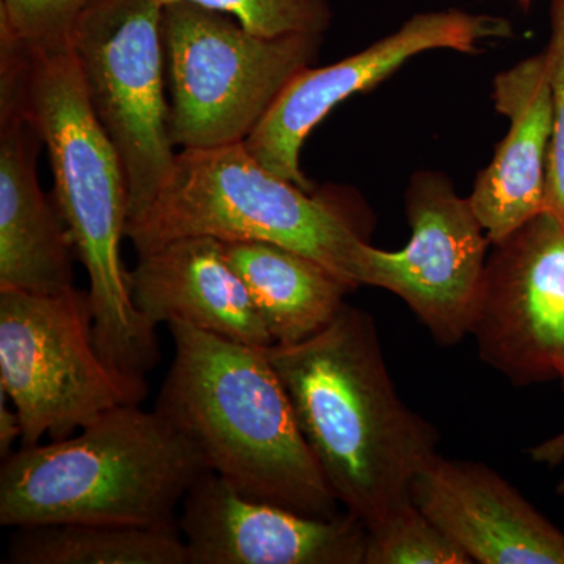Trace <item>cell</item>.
Masks as SVG:
<instances>
[{
  "label": "cell",
  "mask_w": 564,
  "mask_h": 564,
  "mask_svg": "<svg viewBox=\"0 0 564 564\" xmlns=\"http://www.w3.org/2000/svg\"><path fill=\"white\" fill-rule=\"evenodd\" d=\"M265 352L340 507L369 530L410 500L440 434L400 399L373 318L345 303L310 339Z\"/></svg>",
  "instance_id": "obj_1"
},
{
  "label": "cell",
  "mask_w": 564,
  "mask_h": 564,
  "mask_svg": "<svg viewBox=\"0 0 564 564\" xmlns=\"http://www.w3.org/2000/svg\"><path fill=\"white\" fill-rule=\"evenodd\" d=\"M174 359L154 410L198 445L237 492L315 518L339 502L315 462L265 347L166 323Z\"/></svg>",
  "instance_id": "obj_2"
},
{
  "label": "cell",
  "mask_w": 564,
  "mask_h": 564,
  "mask_svg": "<svg viewBox=\"0 0 564 564\" xmlns=\"http://www.w3.org/2000/svg\"><path fill=\"white\" fill-rule=\"evenodd\" d=\"M25 51V104L50 154L54 202L87 270L96 348L120 377L150 391L161 344L133 303L122 261L129 188L120 155L91 109L73 50Z\"/></svg>",
  "instance_id": "obj_3"
},
{
  "label": "cell",
  "mask_w": 564,
  "mask_h": 564,
  "mask_svg": "<svg viewBox=\"0 0 564 564\" xmlns=\"http://www.w3.org/2000/svg\"><path fill=\"white\" fill-rule=\"evenodd\" d=\"M206 470L198 445L158 410L121 404L66 440L2 459L0 525H177Z\"/></svg>",
  "instance_id": "obj_4"
},
{
  "label": "cell",
  "mask_w": 564,
  "mask_h": 564,
  "mask_svg": "<svg viewBox=\"0 0 564 564\" xmlns=\"http://www.w3.org/2000/svg\"><path fill=\"white\" fill-rule=\"evenodd\" d=\"M195 236L280 245L359 288L367 242L350 220L333 203L269 172L243 143L177 152L158 198L126 228L139 256Z\"/></svg>",
  "instance_id": "obj_5"
},
{
  "label": "cell",
  "mask_w": 564,
  "mask_h": 564,
  "mask_svg": "<svg viewBox=\"0 0 564 564\" xmlns=\"http://www.w3.org/2000/svg\"><path fill=\"white\" fill-rule=\"evenodd\" d=\"M162 29L170 132L182 150L243 143L322 44V35H259L193 2L163 7Z\"/></svg>",
  "instance_id": "obj_6"
},
{
  "label": "cell",
  "mask_w": 564,
  "mask_h": 564,
  "mask_svg": "<svg viewBox=\"0 0 564 564\" xmlns=\"http://www.w3.org/2000/svg\"><path fill=\"white\" fill-rule=\"evenodd\" d=\"M93 325L88 291H0V389L20 415L21 445L66 440L150 393L104 361Z\"/></svg>",
  "instance_id": "obj_7"
},
{
  "label": "cell",
  "mask_w": 564,
  "mask_h": 564,
  "mask_svg": "<svg viewBox=\"0 0 564 564\" xmlns=\"http://www.w3.org/2000/svg\"><path fill=\"white\" fill-rule=\"evenodd\" d=\"M162 18L159 0H91L70 35L91 109L124 169L129 220L158 198L177 155Z\"/></svg>",
  "instance_id": "obj_8"
},
{
  "label": "cell",
  "mask_w": 564,
  "mask_h": 564,
  "mask_svg": "<svg viewBox=\"0 0 564 564\" xmlns=\"http://www.w3.org/2000/svg\"><path fill=\"white\" fill-rule=\"evenodd\" d=\"M406 214L410 243L400 251L364 245L359 285L395 293L437 344L454 347L473 328L491 242L469 198H459L443 174H415Z\"/></svg>",
  "instance_id": "obj_9"
},
{
  "label": "cell",
  "mask_w": 564,
  "mask_h": 564,
  "mask_svg": "<svg viewBox=\"0 0 564 564\" xmlns=\"http://www.w3.org/2000/svg\"><path fill=\"white\" fill-rule=\"evenodd\" d=\"M470 336L510 383L564 378V221L543 210L494 243Z\"/></svg>",
  "instance_id": "obj_10"
},
{
  "label": "cell",
  "mask_w": 564,
  "mask_h": 564,
  "mask_svg": "<svg viewBox=\"0 0 564 564\" xmlns=\"http://www.w3.org/2000/svg\"><path fill=\"white\" fill-rule=\"evenodd\" d=\"M510 33V22L484 14L459 10L415 14L392 35L343 62L300 70L243 141L245 150L269 172L313 192L300 166V154L315 126L334 107L356 93L370 90L422 52L454 50L474 54L481 41Z\"/></svg>",
  "instance_id": "obj_11"
},
{
  "label": "cell",
  "mask_w": 564,
  "mask_h": 564,
  "mask_svg": "<svg viewBox=\"0 0 564 564\" xmlns=\"http://www.w3.org/2000/svg\"><path fill=\"white\" fill-rule=\"evenodd\" d=\"M177 527L191 564H364L367 527L250 499L212 470L193 484Z\"/></svg>",
  "instance_id": "obj_12"
},
{
  "label": "cell",
  "mask_w": 564,
  "mask_h": 564,
  "mask_svg": "<svg viewBox=\"0 0 564 564\" xmlns=\"http://www.w3.org/2000/svg\"><path fill=\"white\" fill-rule=\"evenodd\" d=\"M24 52L0 47V291L51 295L74 285V251L55 202L41 191L43 144L25 104Z\"/></svg>",
  "instance_id": "obj_13"
},
{
  "label": "cell",
  "mask_w": 564,
  "mask_h": 564,
  "mask_svg": "<svg viewBox=\"0 0 564 564\" xmlns=\"http://www.w3.org/2000/svg\"><path fill=\"white\" fill-rule=\"evenodd\" d=\"M410 496L473 563L564 564V533L491 467L434 455Z\"/></svg>",
  "instance_id": "obj_14"
},
{
  "label": "cell",
  "mask_w": 564,
  "mask_h": 564,
  "mask_svg": "<svg viewBox=\"0 0 564 564\" xmlns=\"http://www.w3.org/2000/svg\"><path fill=\"white\" fill-rule=\"evenodd\" d=\"M494 101L510 120V129L469 196L492 245L545 209V176L554 129L545 52L499 74L494 82Z\"/></svg>",
  "instance_id": "obj_15"
},
{
  "label": "cell",
  "mask_w": 564,
  "mask_h": 564,
  "mask_svg": "<svg viewBox=\"0 0 564 564\" xmlns=\"http://www.w3.org/2000/svg\"><path fill=\"white\" fill-rule=\"evenodd\" d=\"M131 292L152 325L180 321L251 347L273 345L250 292L214 237H182L139 256Z\"/></svg>",
  "instance_id": "obj_16"
},
{
  "label": "cell",
  "mask_w": 564,
  "mask_h": 564,
  "mask_svg": "<svg viewBox=\"0 0 564 564\" xmlns=\"http://www.w3.org/2000/svg\"><path fill=\"white\" fill-rule=\"evenodd\" d=\"M223 247L273 345L299 344L322 332L355 291L322 263L280 245L236 240Z\"/></svg>",
  "instance_id": "obj_17"
},
{
  "label": "cell",
  "mask_w": 564,
  "mask_h": 564,
  "mask_svg": "<svg viewBox=\"0 0 564 564\" xmlns=\"http://www.w3.org/2000/svg\"><path fill=\"white\" fill-rule=\"evenodd\" d=\"M7 564H191L180 527L50 524L20 527Z\"/></svg>",
  "instance_id": "obj_18"
},
{
  "label": "cell",
  "mask_w": 564,
  "mask_h": 564,
  "mask_svg": "<svg viewBox=\"0 0 564 564\" xmlns=\"http://www.w3.org/2000/svg\"><path fill=\"white\" fill-rule=\"evenodd\" d=\"M364 564H470L466 552L413 499L367 530Z\"/></svg>",
  "instance_id": "obj_19"
},
{
  "label": "cell",
  "mask_w": 564,
  "mask_h": 564,
  "mask_svg": "<svg viewBox=\"0 0 564 564\" xmlns=\"http://www.w3.org/2000/svg\"><path fill=\"white\" fill-rule=\"evenodd\" d=\"M163 7L193 2L231 14L263 36L323 35L333 20L328 0H159Z\"/></svg>",
  "instance_id": "obj_20"
},
{
  "label": "cell",
  "mask_w": 564,
  "mask_h": 564,
  "mask_svg": "<svg viewBox=\"0 0 564 564\" xmlns=\"http://www.w3.org/2000/svg\"><path fill=\"white\" fill-rule=\"evenodd\" d=\"M91 0H0V32L29 51L70 47L74 25Z\"/></svg>",
  "instance_id": "obj_21"
},
{
  "label": "cell",
  "mask_w": 564,
  "mask_h": 564,
  "mask_svg": "<svg viewBox=\"0 0 564 564\" xmlns=\"http://www.w3.org/2000/svg\"><path fill=\"white\" fill-rule=\"evenodd\" d=\"M552 32L545 58L554 102V129L545 176V210L564 221V0H552Z\"/></svg>",
  "instance_id": "obj_22"
},
{
  "label": "cell",
  "mask_w": 564,
  "mask_h": 564,
  "mask_svg": "<svg viewBox=\"0 0 564 564\" xmlns=\"http://www.w3.org/2000/svg\"><path fill=\"white\" fill-rule=\"evenodd\" d=\"M10 399L3 389H0V458L13 454V445L22 440V425L20 415L14 410L13 404H9Z\"/></svg>",
  "instance_id": "obj_23"
},
{
  "label": "cell",
  "mask_w": 564,
  "mask_h": 564,
  "mask_svg": "<svg viewBox=\"0 0 564 564\" xmlns=\"http://www.w3.org/2000/svg\"><path fill=\"white\" fill-rule=\"evenodd\" d=\"M533 459L540 463H558L564 458V434L554 437L540 447L533 448ZM560 496H564V478L560 481L558 488H556Z\"/></svg>",
  "instance_id": "obj_24"
},
{
  "label": "cell",
  "mask_w": 564,
  "mask_h": 564,
  "mask_svg": "<svg viewBox=\"0 0 564 564\" xmlns=\"http://www.w3.org/2000/svg\"><path fill=\"white\" fill-rule=\"evenodd\" d=\"M563 386H564V378H563V381H562Z\"/></svg>",
  "instance_id": "obj_25"
},
{
  "label": "cell",
  "mask_w": 564,
  "mask_h": 564,
  "mask_svg": "<svg viewBox=\"0 0 564 564\" xmlns=\"http://www.w3.org/2000/svg\"><path fill=\"white\" fill-rule=\"evenodd\" d=\"M524 2H529V0H524Z\"/></svg>",
  "instance_id": "obj_26"
}]
</instances>
